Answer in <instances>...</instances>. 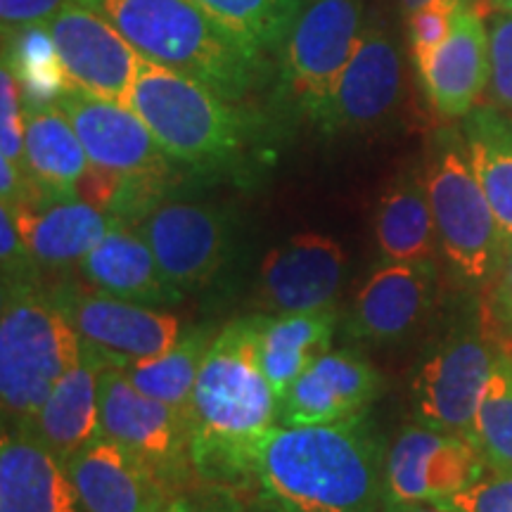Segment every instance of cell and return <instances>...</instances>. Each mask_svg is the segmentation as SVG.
Returning <instances> with one entry per match:
<instances>
[{
	"instance_id": "1",
	"label": "cell",
	"mask_w": 512,
	"mask_h": 512,
	"mask_svg": "<svg viewBox=\"0 0 512 512\" xmlns=\"http://www.w3.org/2000/svg\"><path fill=\"white\" fill-rule=\"evenodd\" d=\"M264 313L228 320L204 356L188 406L197 482L240 489L254 482V453L280 425V399L259 363Z\"/></svg>"
},
{
	"instance_id": "2",
	"label": "cell",
	"mask_w": 512,
	"mask_h": 512,
	"mask_svg": "<svg viewBox=\"0 0 512 512\" xmlns=\"http://www.w3.org/2000/svg\"><path fill=\"white\" fill-rule=\"evenodd\" d=\"M384 451L366 420L278 425L254 453L252 477L278 512H382Z\"/></svg>"
},
{
	"instance_id": "3",
	"label": "cell",
	"mask_w": 512,
	"mask_h": 512,
	"mask_svg": "<svg viewBox=\"0 0 512 512\" xmlns=\"http://www.w3.org/2000/svg\"><path fill=\"white\" fill-rule=\"evenodd\" d=\"M121 31L145 60L242 102L268 76V57L195 0H76Z\"/></svg>"
},
{
	"instance_id": "4",
	"label": "cell",
	"mask_w": 512,
	"mask_h": 512,
	"mask_svg": "<svg viewBox=\"0 0 512 512\" xmlns=\"http://www.w3.org/2000/svg\"><path fill=\"white\" fill-rule=\"evenodd\" d=\"M128 105L178 166L219 174L245 159L254 117L204 83L138 57Z\"/></svg>"
},
{
	"instance_id": "5",
	"label": "cell",
	"mask_w": 512,
	"mask_h": 512,
	"mask_svg": "<svg viewBox=\"0 0 512 512\" xmlns=\"http://www.w3.org/2000/svg\"><path fill=\"white\" fill-rule=\"evenodd\" d=\"M420 164L448 278L460 292L482 294L501 273L505 254L460 124L434 128Z\"/></svg>"
},
{
	"instance_id": "6",
	"label": "cell",
	"mask_w": 512,
	"mask_h": 512,
	"mask_svg": "<svg viewBox=\"0 0 512 512\" xmlns=\"http://www.w3.org/2000/svg\"><path fill=\"white\" fill-rule=\"evenodd\" d=\"M505 342L479 292H460L444 325L420 356L411 380L413 418L470 437L496 351Z\"/></svg>"
},
{
	"instance_id": "7",
	"label": "cell",
	"mask_w": 512,
	"mask_h": 512,
	"mask_svg": "<svg viewBox=\"0 0 512 512\" xmlns=\"http://www.w3.org/2000/svg\"><path fill=\"white\" fill-rule=\"evenodd\" d=\"M79 354L81 337L43 280L3 285L0 401L5 427H22L34 418Z\"/></svg>"
},
{
	"instance_id": "8",
	"label": "cell",
	"mask_w": 512,
	"mask_h": 512,
	"mask_svg": "<svg viewBox=\"0 0 512 512\" xmlns=\"http://www.w3.org/2000/svg\"><path fill=\"white\" fill-rule=\"evenodd\" d=\"M366 0H304L280 48V81L316 124L366 29Z\"/></svg>"
},
{
	"instance_id": "9",
	"label": "cell",
	"mask_w": 512,
	"mask_h": 512,
	"mask_svg": "<svg viewBox=\"0 0 512 512\" xmlns=\"http://www.w3.org/2000/svg\"><path fill=\"white\" fill-rule=\"evenodd\" d=\"M100 434L138 456L169 494L197 484L190 458V425L185 413L138 392L124 368L107 354L98 387Z\"/></svg>"
},
{
	"instance_id": "10",
	"label": "cell",
	"mask_w": 512,
	"mask_h": 512,
	"mask_svg": "<svg viewBox=\"0 0 512 512\" xmlns=\"http://www.w3.org/2000/svg\"><path fill=\"white\" fill-rule=\"evenodd\" d=\"M489 475L467 434L408 422L384 451V508L448 503Z\"/></svg>"
},
{
	"instance_id": "11",
	"label": "cell",
	"mask_w": 512,
	"mask_h": 512,
	"mask_svg": "<svg viewBox=\"0 0 512 512\" xmlns=\"http://www.w3.org/2000/svg\"><path fill=\"white\" fill-rule=\"evenodd\" d=\"M136 228L183 297L214 283L238 242L233 214L209 202L162 200Z\"/></svg>"
},
{
	"instance_id": "12",
	"label": "cell",
	"mask_w": 512,
	"mask_h": 512,
	"mask_svg": "<svg viewBox=\"0 0 512 512\" xmlns=\"http://www.w3.org/2000/svg\"><path fill=\"white\" fill-rule=\"evenodd\" d=\"M48 292L83 342L124 361L164 354L185 330L176 313L114 297L86 280L62 275Z\"/></svg>"
},
{
	"instance_id": "13",
	"label": "cell",
	"mask_w": 512,
	"mask_h": 512,
	"mask_svg": "<svg viewBox=\"0 0 512 512\" xmlns=\"http://www.w3.org/2000/svg\"><path fill=\"white\" fill-rule=\"evenodd\" d=\"M403 91L406 69L399 41L382 22H368L316 126L325 136L375 131L399 112Z\"/></svg>"
},
{
	"instance_id": "14",
	"label": "cell",
	"mask_w": 512,
	"mask_h": 512,
	"mask_svg": "<svg viewBox=\"0 0 512 512\" xmlns=\"http://www.w3.org/2000/svg\"><path fill=\"white\" fill-rule=\"evenodd\" d=\"M57 107L74 126L95 169L140 181L169 183L174 178L178 164L166 155L131 105L72 86Z\"/></svg>"
},
{
	"instance_id": "15",
	"label": "cell",
	"mask_w": 512,
	"mask_h": 512,
	"mask_svg": "<svg viewBox=\"0 0 512 512\" xmlns=\"http://www.w3.org/2000/svg\"><path fill=\"white\" fill-rule=\"evenodd\" d=\"M439 302L437 261H377L351 299L344 332L358 342L401 344L425 328Z\"/></svg>"
},
{
	"instance_id": "16",
	"label": "cell",
	"mask_w": 512,
	"mask_h": 512,
	"mask_svg": "<svg viewBox=\"0 0 512 512\" xmlns=\"http://www.w3.org/2000/svg\"><path fill=\"white\" fill-rule=\"evenodd\" d=\"M342 245L323 233H297L271 247L256 271V313L283 316L335 309L344 285Z\"/></svg>"
},
{
	"instance_id": "17",
	"label": "cell",
	"mask_w": 512,
	"mask_h": 512,
	"mask_svg": "<svg viewBox=\"0 0 512 512\" xmlns=\"http://www.w3.org/2000/svg\"><path fill=\"white\" fill-rule=\"evenodd\" d=\"M46 27L76 88L128 105L140 55L114 24L67 0Z\"/></svg>"
},
{
	"instance_id": "18",
	"label": "cell",
	"mask_w": 512,
	"mask_h": 512,
	"mask_svg": "<svg viewBox=\"0 0 512 512\" xmlns=\"http://www.w3.org/2000/svg\"><path fill=\"white\" fill-rule=\"evenodd\" d=\"M479 3L460 0L451 34L415 67L427 102L446 121L465 119L489 91V19Z\"/></svg>"
},
{
	"instance_id": "19",
	"label": "cell",
	"mask_w": 512,
	"mask_h": 512,
	"mask_svg": "<svg viewBox=\"0 0 512 512\" xmlns=\"http://www.w3.org/2000/svg\"><path fill=\"white\" fill-rule=\"evenodd\" d=\"M384 377L354 349H330L280 396V425H335L368 413Z\"/></svg>"
},
{
	"instance_id": "20",
	"label": "cell",
	"mask_w": 512,
	"mask_h": 512,
	"mask_svg": "<svg viewBox=\"0 0 512 512\" xmlns=\"http://www.w3.org/2000/svg\"><path fill=\"white\" fill-rule=\"evenodd\" d=\"M64 465L86 512H147L169 496L143 460L105 434L81 446Z\"/></svg>"
},
{
	"instance_id": "21",
	"label": "cell",
	"mask_w": 512,
	"mask_h": 512,
	"mask_svg": "<svg viewBox=\"0 0 512 512\" xmlns=\"http://www.w3.org/2000/svg\"><path fill=\"white\" fill-rule=\"evenodd\" d=\"M0 512H86L64 460L17 427L0 439Z\"/></svg>"
},
{
	"instance_id": "22",
	"label": "cell",
	"mask_w": 512,
	"mask_h": 512,
	"mask_svg": "<svg viewBox=\"0 0 512 512\" xmlns=\"http://www.w3.org/2000/svg\"><path fill=\"white\" fill-rule=\"evenodd\" d=\"M107 354L81 339V354L34 418L17 430L31 434L55 456L67 460L100 434L98 387Z\"/></svg>"
},
{
	"instance_id": "23",
	"label": "cell",
	"mask_w": 512,
	"mask_h": 512,
	"mask_svg": "<svg viewBox=\"0 0 512 512\" xmlns=\"http://www.w3.org/2000/svg\"><path fill=\"white\" fill-rule=\"evenodd\" d=\"M79 275L88 285L147 306H176L183 294L166 280L155 252L138 228L114 219L107 235L81 259Z\"/></svg>"
},
{
	"instance_id": "24",
	"label": "cell",
	"mask_w": 512,
	"mask_h": 512,
	"mask_svg": "<svg viewBox=\"0 0 512 512\" xmlns=\"http://www.w3.org/2000/svg\"><path fill=\"white\" fill-rule=\"evenodd\" d=\"M10 211L41 271L53 273L79 266L114 223L107 211L86 200H29Z\"/></svg>"
},
{
	"instance_id": "25",
	"label": "cell",
	"mask_w": 512,
	"mask_h": 512,
	"mask_svg": "<svg viewBox=\"0 0 512 512\" xmlns=\"http://www.w3.org/2000/svg\"><path fill=\"white\" fill-rule=\"evenodd\" d=\"M373 238L380 261H437L434 226L422 164H406L384 185L373 216Z\"/></svg>"
},
{
	"instance_id": "26",
	"label": "cell",
	"mask_w": 512,
	"mask_h": 512,
	"mask_svg": "<svg viewBox=\"0 0 512 512\" xmlns=\"http://www.w3.org/2000/svg\"><path fill=\"white\" fill-rule=\"evenodd\" d=\"M24 150L29 200H79V185L93 169L74 126L57 105H24Z\"/></svg>"
},
{
	"instance_id": "27",
	"label": "cell",
	"mask_w": 512,
	"mask_h": 512,
	"mask_svg": "<svg viewBox=\"0 0 512 512\" xmlns=\"http://www.w3.org/2000/svg\"><path fill=\"white\" fill-rule=\"evenodd\" d=\"M472 166L501 233L503 254L512 252V112L482 102L460 119Z\"/></svg>"
},
{
	"instance_id": "28",
	"label": "cell",
	"mask_w": 512,
	"mask_h": 512,
	"mask_svg": "<svg viewBox=\"0 0 512 512\" xmlns=\"http://www.w3.org/2000/svg\"><path fill=\"white\" fill-rule=\"evenodd\" d=\"M337 328V306L283 316L264 313L259 330V363L278 399L316 358L330 351Z\"/></svg>"
},
{
	"instance_id": "29",
	"label": "cell",
	"mask_w": 512,
	"mask_h": 512,
	"mask_svg": "<svg viewBox=\"0 0 512 512\" xmlns=\"http://www.w3.org/2000/svg\"><path fill=\"white\" fill-rule=\"evenodd\" d=\"M214 328L202 325V328H185L181 337L171 349L164 354L147 356V358H117L119 366L124 368L128 380L136 384L138 392H143L152 399L169 403L171 408L185 413L188 418V406L195 389L197 375L204 363V356L216 337Z\"/></svg>"
},
{
	"instance_id": "30",
	"label": "cell",
	"mask_w": 512,
	"mask_h": 512,
	"mask_svg": "<svg viewBox=\"0 0 512 512\" xmlns=\"http://www.w3.org/2000/svg\"><path fill=\"white\" fill-rule=\"evenodd\" d=\"M3 36V64L15 74L24 105H57L74 83L69 81L46 22L3 29Z\"/></svg>"
},
{
	"instance_id": "31",
	"label": "cell",
	"mask_w": 512,
	"mask_h": 512,
	"mask_svg": "<svg viewBox=\"0 0 512 512\" xmlns=\"http://www.w3.org/2000/svg\"><path fill=\"white\" fill-rule=\"evenodd\" d=\"M470 439L489 472H512V349L508 342L496 351L489 382L479 396Z\"/></svg>"
},
{
	"instance_id": "32",
	"label": "cell",
	"mask_w": 512,
	"mask_h": 512,
	"mask_svg": "<svg viewBox=\"0 0 512 512\" xmlns=\"http://www.w3.org/2000/svg\"><path fill=\"white\" fill-rule=\"evenodd\" d=\"M223 27L261 50L280 53L304 0H195Z\"/></svg>"
},
{
	"instance_id": "33",
	"label": "cell",
	"mask_w": 512,
	"mask_h": 512,
	"mask_svg": "<svg viewBox=\"0 0 512 512\" xmlns=\"http://www.w3.org/2000/svg\"><path fill=\"white\" fill-rule=\"evenodd\" d=\"M458 5L460 0H430L406 17L408 46L415 67H420L451 34Z\"/></svg>"
},
{
	"instance_id": "34",
	"label": "cell",
	"mask_w": 512,
	"mask_h": 512,
	"mask_svg": "<svg viewBox=\"0 0 512 512\" xmlns=\"http://www.w3.org/2000/svg\"><path fill=\"white\" fill-rule=\"evenodd\" d=\"M0 157L10 159L29 176L27 150H24L22 88L8 64L0 69Z\"/></svg>"
},
{
	"instance_id": "35",
	"label": "cell",
	"mask_w": 512,
	"mask_h": 512,
	"mask_svg": "<svg viewBox=\"0 0 512 512\" xmlns=\"http://www.w3.org/2000/svg\"><path fill=\"white\" fill-rule=\"evenodd\" d=\"M489 102L512 112V15L494 12L489 19Z\"/></svg>"
},
{
	"instance_id": "36",
	"label": "cell",
	"mask_w": 512,
	"mask_h": 512,
	"mask_svg": "<svg viewBox=\"0 0 512 512\" xmlns=\"http://www.w3.org/2000/svg\"><path fill=\"white\" fill-rule=\"evenodd\" d=\"M0 275L3 285L38 283L43 280V271L31 254V249L22 238L15 216L8 204L0 207Z\"/></svg>"
},
{
	"instance_id": "37",
	"label": "cell",
	"mask_w": 512,
	"mask_h": 512,
	"mask_svg": "<svg viewBox=\"0 0 512 512\" xmlns=\"http://www.w3.org/2000/svg\"><path fill=\"white\" fill-rule=\"evenodd\" d=\"M147 512H245V508L233 486L197 482L164 496Z\"/></svg>"
},
{
	"instance_id": "38",
	"label": "cell",
	"mask_w": 512,
	"mask_h": 512,
	"mask_svg": "<svg viewBox=\"0 0 512 512\" xmlns=\"http://www.w3.org/2000/svg\"><path fill=\"white\" fill-rule=\"evenodd\" d=\"M446 505L460 512H512V472H489Z\"/></svg>"
},
{
	"instance_id": "39",
	"label": "cell",
	"mask_w": 512,
	"mask_h": 512,
	"mask_svg": "<svg viewBox=\"0 0 512 512\" xmlns=\"http://www.w3.org/2000/svg\"><path fill=\"white\" fill-rule=\"evenodd\" d=\"M489 309L503 339L512 349V252L505 256L501 273L489 287Z\"/></svg>"
},
{
	"instance_id": "40",
	"label": "cell",
	"mask_w": 512,
	"mask_h": 512,
	"mask_svg": "<svg viewBox=\"0 0 512 512\" xmlns=\"http://www.w3.org/2000/svg\"><path fill=\"white\" fill-rule=\"evenodd\" d=\"M67 0H0L3 29L24 27V24L48 22Z\"/></svg>"
},
{
	"instance_id": "41",
	"label": "cell",
	"mask_w": 512,
	"mask_h": 512,
	"mask_svg": "<svg viewBox=\"0 0 512 512\" xmlns=\"http://www.w3.org/2000/svg\"><path fill=\"white\" fill-rule=\"evenodd\" d=\"M382 512H460L446 503H418V505H401V508H384Z\"/></svg>"
},
{
	"instance_id": "42",
	"label": "cell",
	"mask_w": 512,
	"mask_h": 512,
	"mask_svg": "<svg viewBox=\"0 0 512 512\" xmlns=\"http://www.w3.org/2000/svg\"><path fill=\"white\" fill-rule=\"evenodd\" d=\"M425 3H430V0H399L403 17H408L413 10H418L420 5H425Z\"/></svg>"
},
{
	"instance_id": "43",
	"label": "cell",
	"mask_w": 512,
	"mask_h": 512,
	"mask_svg": "<svg viewBox=\"0 0 512 512\" xmlns=\"http://www.w3.org/2000/svg\"><path fill=\"white\" fill-rule=\"evenodd\" d=\"M494 8V12H508L512 15V0H486Z\"/></svg>"
},
{
	"instance_id": "44",
	"label": "cell",
	"mask_w": 512,
	"mask_h": 512,
	"mask_svg": "<svg viewBox=\"0 0 512 512\" xmlns=\"http://www.w3.org/2000/svg\"><path fill=\"white\" fill-rule=\"evenodd\" d=\"M245 512H278V510H273L268 503H261V505H254V508L245 510Z\"/></svg>"
}]
</instances>
